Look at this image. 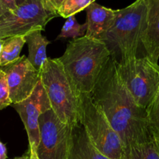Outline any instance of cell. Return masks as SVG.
Returning a JSON list of instances; mask_svg holds the SVG:
<instances>
[{
    "label": "cell",
    "instance_id": "cell-1",
    "mask_svg": "<svg viewBox=\"0 0 159 159\" xmlns=\"http://www.w3.org/2000/svg\"><path fill=\"white\" fill-rule=\"evenodd\" d=\"M91 97L102 110L124 148L154 140L147 110L136 102L118 74L111 56L102 70Z\"/></svg>",
    "mask_w": 159,
    "mask_h": 159
},
{
    "label": "cell",
    "instance_id": "cell-2",
    "mask_svg": "<svg viewBox=\"0 0 159 159\" xmlns=\"http://www.w3.org/2000/svg\"><path fill=\"white\" fill-rule=\"evenodd\" d=\"M111 56L105 42L84 36L70 41L58 59L78 94H91Z\"/></svg>",
    "mask_w": 159,
    "mask_h": 159
},
{
    "label": "cell",
    "instance_id": "cell-3",
    "mask_svg": "<svg viewBox=\"0 0 159 159\" xmlns=\"http://www.w3.org/2000/svg\"><path fill=\"white\" fill-rule=\"evenodd\" d=\"M150 0H136L122 10H117L112 25L102 38L111 57L118 62L137 56L148 21Z\"/></svg>",
    "mask_w": 159,
    "mask_h": 159
},
{
    "label": "cell",
    "instance_id": "cell-4",
    "mask_svg": "<svg viewBox=\"0 0 159 159\" xmlns=\"http://www.w3.org/2000/svg\"><path fill=\"white\" fill-rule=\"evenodd\" d=\"M40 76L52 110L58 118L70 126L79 123L80 94L73 88L58 58H48L40 70Z\"/></svg>",
    "mask_w": 159,
    "mask_h": 159
},
{
    "label": "cell",
    "instance_id": "cell-5",
    "mask_svg": "<svg viewBox=\"0 0 159 159\" xmlns=\"http://www.w3.org/2000/svg\"><path fill=\"white\" fill-rule=\"evenodd\" d=\"M78 116L88 138L109 159H123L125 148L105 113L94 104L90 94H80Z\"/></svg>",
    "mask_w": 159,
    "mask_h": 159
},
{
    "label": "cell",
    "instance_id": "cell-6",
    "mask_svg": "<svg viewBox=\"0 0 159 159\" xmlns=\"http://www.w3.org/2000/svg\"><path fill=\"white\" fill-rule=\"evenodd\" d=\"M122 81L140 106L146 108L159 88V65L147 56L117 62Z\"/></svg>",
    "mask_w": 159,
    "mask_h": 159
},
{
    "label": "cell",
    "instance_id": "cell-7",
    "mask_svg": "<svg viewBox=\"0 0 159 159\" xmlns=\"http://www.w3.org/2000/svg\"><path fill=\"white\" fill-rule=\"evenodd\" d=\"M58 16L51 0H26L16 10L0 16V39L24 36L36 29L45 30L47 24Z\"/></svg>",
    "mask_w": 159,
    "mask_h": 159
},
{
    "label": "cell",
    "instance_id": "cell-8",
    "mask_svg": "<svg viewBox=\"0 0 159 159\" xmlns=\"http://www.w3.org/2000/svg\"><path fill=\"white\" fill-rule=\"evenodd\" d=\"M72 126L62 122L52 109L39 117L38 159H68Z\"/></svg>",
    "mask_w": 159,
    "mask_h": 159
},
{
    "label": "cell",
    "instance_id": "cell-9",
    "mask_svg": "<svg viewBox=\"0 0 159 159\" xmlns=\"http://www.w3.org/2000/svg\"><path fill=\"white\" fill-rule=\"evenodd\" d=\"M11 105L17 111L24 123L28 137L29 148L35 151L40 141L39 117L42 113L52 109L41 79L27 98Z\"/></svg>",
    "mask_w": 159,
    "mask_h": 159
},
{
    "label": "cell",
    "instance_id": "cell-10",
    "mask_svg": "<svg viewBox=\"0 0 159 159\" xmlns=\"http://www.w3.org/2000/svg\"><path fill=\"white\" fill-rule=\"evenodd\" d=\"M7 76L12 104L29 97L40 81V71L32 66L27 56H20L13 63L2 67Z\"/></svg>",
    "mask_w": 159,
    "mask_h": 159
},
{
    "label": "cell",
    "instance_id": "cell-11",
    "mask_svg": "<svg viewBox=\"0 0 159 159\" xmlns=\"http://www.w3.org/2000/svg\"><path fill=\"white\" fill-rule=\"evenodd\" d=\"M87 28L85 36L102 40L112 25L116 10L107 8L96 2L87 7Z\"/></svg>",
    "mask_w": 159,
    "mask_h": 159
},
{
    "label": "cell",
    "instance_id": "cell-12",
    "mask_svg": "<svg viewBox=\"0 0 159 159\" xmlns=\"http://www.w3.org/2000/svg\"><path fill=\"white\" fill-rule=\"evenodd\" d=\"M146 55L155 63L159 59V0H150L147 27L142 39Z\"/></svg>",
    "mask_w": 159,
    "mask_h": 159
},
{
    "label": "cell",
    "instance_id": "cell-13",
    "mask_svg": "<svg viewBox=\"0 0 159 159\" xmlns=\"http://www.w3.org/2000/svg\"><path fill=\"white\" fill-rule=\"evenodd\" d=\"M68 159H109L102 154L88 138L80 122L72 126Z\"/></svg>",
    "mask_w": 159,
    "mask_h": 159
},
{
    "label": "cell",
    "instance_id": "cell-14",
    "mask_svg": "<svg viewBox=\"0 0 159 159\" xmlns=\"http://www.w3.org/2000/svg\"><path fill=\"white\" fill-rule=\"evenodd\" d=\"M24 37L28 46L27 59L32 66L40 71L48 59L46 48L50 42L42 35V30L41 29L31 30L26 34Z\"/></svg>",
    "mask_w": 159,
    "mask_h": 159
},
{
    "label": "cell",
    "instance_id": "cell-15",
    "mask_svg": "<svg viewBox=\"0 0 159 159\" xmlns=\"http://www.w3.org/2000/svg\"><path fill=\"white\" fill-rule=\"evenodd\" d=\"M26 44L25 37L13 36L4 39L2 52L0 53V66L4 67L17 60L20 52Z\"/></svg>",
    "mask_w": 159,
    "mask_h": 159
},
{
    "label": "cell",
    "instance_id": "cell-16",
    "mask_svg": "<svg viewBox=\"0 0 159 159\" xmlns=\"http://www.w3.org/2000/svg\"><path fill=\"white\" fill-rule=\"evenodd\" d=\"M123 159H159L154 140L126 148Z\"/></svg>",
    "mask_w": 159,
    "mask_h": 159
},
{
    "label": "cell",
    "instance_id": "cell-17",
    "mask_svg": "<svg viewBox=\"0 0 159 159\" xmlns=\"http://www.w3.org/2000/svg\"><path fill=\"white\" fill-rule=\"evenodd\" d=\"M88 28L87 23L80 24L76 21L75 15L69 16L64 23L61 32L57 37V39H66V38H73L76 39L78 38L85 36Z\"/></svg>",
    "mask_w": 159,
    "mask_h": 159
},
{
    "label": "cell",
    "instance_id": "cell-18",
    "mask_svg": "<svg viewBox=\"0 0 159 159\" xmlns=\"http://www.w3.org/2000/svg\"><path fill=\"white\" fill-rule=\"evenodd\" d=\"M150 130L154 140L159 141V88L151 103L146 108Z\"/></svg>",
    "mask_w": 159,
    "mask_h": 159
},
{
    "label": "cell",
    "instance_id": "cell-19",
    "mask_svg": "<svg viewBox=\"0 0 159 159\" xmlns=\"http://www.w3.org/2000/svg\"><path fill=\"white\" fill-rule=\"evenodd\" d=\"M96 0H64L58 9V15L63 18L76 14L85 10Z\"/></svg>",
    "mask_w": 159,
    "mask_h": 159
},
{
    "label": "cell",
    "instance_id": "cell-20",
    "mask_svg": "<svg viewBox=\"0 0 159 159\" xmlns=\"http://www.w3.org/2000/svg\"><path fill=\"white\" fill-rule=\"evenodd\" d=\"M12 105L6 73L0 68V111Z\"/></svg>",
    "mask_w": 159,
    "mask_h": 159
},
{
    "label": "cell",
    "instance_id": "cell-21",
    "mask_svg": "<svg viewBox=\"0 0 159 159\" xmlns=\"http://www.w3.org/2000/svg\"><path fill=\"white\" fill-rule=\"evenodd\" d=\"M17 8V5L15 0H0V10L1 15L6 12L12 11Z\"/></svg>",
    "mask_w": 159,
    "mask_h": 159
},
{
    "label": "cell",
    "instance_id": "cell-22",
    "mask_svg": "<svg viewBox=\"0 0 159 159\" xmlns=\"http://www.w3.org/2000/svg\"><path fill=\"white\" fill-rule=\"evenodd\" d=\"M7 158V149L6 145L0 140V159Z\"/></svg>",
    "mask_w": 159,
    "mask_h": 159
},
{
    "label": "cell",
    "instance_id": "cell-23",
    "mask_svg": "<svg viewBox=\"0 0 159 159\" xmlns=\"http://www.w3.org/2000/svg\"><path fill=\"white\" fill-rule=\"evenodd\" d=\"M13 159H30V148H28V150L27 151V152L24 154H23L20 157H16Z\"/></svg>",
    "mask_w": 159,
    "mask_h": 159
},
{
    "label": "cell",
    "instance_id": "cell-24",
    "mask_svg": "<svg viewBox=\"0 0 159 159\" xmlns=\"http://www.w3.org/2000/svg\"><path fill=\"white\" fill-rule=\"evenodd\" d=\"M51 1H52V2L54 4V6L56 7V8H57V10H58V9L59 8V7L61 6V4L62 3V2H63L64 0H51Z\"/></svg>",
    "mask_w": 159,
    "mask_h": 159
},
{
    "label": "cell",
    "instance_id": "cell-25",
    "mask_svg": "<svg viewBox=\"0 0 159 159\" xmlns=\"http://www.w3.org/2000/svg\"><path fill=\"white\" fill-rule=\"evenodd\" d=\"M30 159H38V156H37V154H36V152H35L34 150L30 149Z\"/></svg>",
    "mask_w": 159,
    "mask_h": 159
},
{
    "label": "cell",
    "instance_id": "cell-26",
    "mask_svg": "<svg viewBox=\"0 0 159 159\" xmlns=\"http://www.w3.org/2000/svg\"><path fill=\"white\" fill-rule=\"evenodd\" d=\"M15 1H16V5H17V7H18V6L21 5L23 2H25L26 0H15Z\"/></svg>",
    "mask_w": 159,
    "mask_h": 159
},
{
    "label": "cell",
    "instance_id": "cell-27",
    "mask_svg": "<svg viewBox=\"0 0 159 159\" xmlns=\"http://www.w3.org/2000/svg\"><path fill=\"white\" fill-rule=\"evenodd\" d=\"M3 43H4V39H0V53H1V52H2Z\"/></svg>",
    "mask_w": 159,
    "mask_h": 159
},
{
    "label": "cell",
    "instance_id": "cell-28",
    "mask_svg": "<svg viewBox=\"0 0 159 159\" xmlns=\"http://www.w3.org/2000/svg\"><path fill=\"white\" fill-rule=\"evenodd\" d=\"M154 143H155L156 148H157V151H158V153H159V141H157V140H154Z\"/></svg>",
    "mask_w": 159,
    "mask_h": 159
},
{
    "label": "cell",
    "instance_id": "cell-29",
    "mask_svg": "<svg viewBox=\"0 0 159 159\" xmlns=\"http://www.w3.org/2000/svg\"><path fill=\"white\" fill-rule=\"evenodd\" d=\"M0 16H1V10H0Z\"/></svg>",
    "mask_w": 159,
    "mask_h": 159
}]
</instances>
